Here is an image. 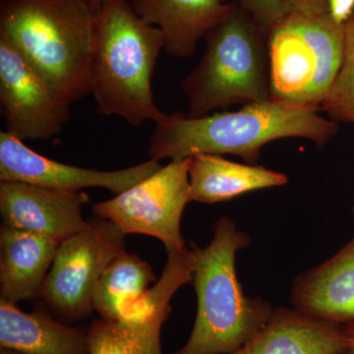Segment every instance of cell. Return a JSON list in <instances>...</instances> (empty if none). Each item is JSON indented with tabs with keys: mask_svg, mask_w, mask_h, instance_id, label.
Masks as SVG:
<instances>
[{
	"mask_svg": "<svg viewBox=\"0 0 354 354\" xmlns=\"http://www.w3.org/2000/svg\"><path fill=\"white\" fill-rule=\"evenodd\" d=\"M156 283L155 272L136 254L121 253L106 268L94 292V309L102 319L118 321Z\"/></svg>",
	"mask_w": 354,
	"mask_h": 354,
	"instance_id": "obj_19",
	"label": "cell"
},
{
	"mask_svg": "<svg viewBox=\"0 0 354 354\" xmlns=\"http://www.w3.org/2000/svg\"><path fill=\"white\" fill-rule=\"evenodd\" d=\"M0 104L6 132L21 141H48L62 133L70 118V104L1 37Z\"/></svg>",
	"mask_w": 354,
	"mask_h": 354,
	"instance_id": "obj_9",
	"label": "cell"
},
{
	"mask_svg": "<svg viewBox=\"0 0 354 354\" xmlns=\"http://www.w3.org/2000/svg\"><path fill=\"white\" fill-rule=\"evenodd\" d=\"M88 1H90L91 4L94 6V8L97 12V10H99L100 6H101L102 2L104 1V0H88Z\"/></svg>",
	"mask_w": 354,
	"mask_h": 354,
	"instance_id": "obj_26",
	"label": "cell"
},
{
	"mask_svg": "<svg viewBox=\"0 0 354 354\" xmlns=\"http://www.w3.org/2000/svg\"><path fill=\"white\" fill-rule=\"evenodd\" d=\"M267 30L234 4L230 15L207 35L199 64L181 83L189 118L232 104L270 100Z\"/></svg>",
	"mask_w": 354,
	"mask_h": 354,
	"instance_id": "obj_5",
	"label": "cell"
},
{
	"mask_svg": "<svg viewBox=\"0 0 354 354\" xmlns=\"http://www.w3.org/2000/svg\"><path fill=\"white\" fill-rule=\"evenodd\" d=\"M0 354H27L15 349L0 348Z\"/></svg>",
	"mask_w": 354,
	"mask_h": 354,
	"instance_id": "obj_25",
	"label": "cell"
},
{
	"mask_svg": "<svg viewBox=\"0 0 354 354\" xmlns=\"http://www.w3.org/2000/svg\"><path fill=\"white\" fill-rule=\"evenodd\" d=\"M192 158L171 160L143 181L106 201L92 206L95 216L113 221L125 235L155 237L167 252L186 248L180 221L191 202L189 169Z\"/></svg>",
	"mask_w": 354,
	"mask_h": 354,
	"instance_id": "obj_8",
	"label": "cell"
},
{
	"mask_svg": "<svg viewBox=\"0 0 354 354\" xmlns=\"http://www.w3.org/2000/svg\"><path fill=\"white\" fill-rule=\"evenodd\" d=\"M223 2L225 0H223ZM237 6L248 13L256 22L264 28L269 29L274 23L278 22L286 14L288 9L283 0H234Z\"/></svg>",
	"mask_w": 354,
	"mask_h": 354,
	"instance_id": "obj_21",
	"label": "cell"
},
{
	"mask_svg": "<svg viewBox=\"0 0 354 354\" xmlns=\"http://www.w3.org/2000/svg\"><path fill=\"white\" fill-rule=\"evenodd\" d=\"M149 160L120 171H102L55 162L34 152L23 141L0 132V181H17L55 190L104 188L120 194L162 169Z\"/></svg>",
	"mask_w": 354,
	"mask_h": 354,
	"instance_id": "obj_10",
	"label": "cell"
},
{
	"mask_svg": "<svg viewBox=\"0 0 354 354\" xmlns=\"http://www.w3.org/2000/svg\"><path fill=\"white\" fill-rule=\"evenodd\" d=\"M318 111L268 101L201 118L169 114L156 124L149 139V158L180 160L198 153H230L257 165L263 146L276 140L308 139L324 148L339 132V123Z\"/></svg>",
	"mask_w": 354,
	"mask_h": 354,
	"instance_id": "obj_1",
	"label": "cell"
},
{
	"mask_svg": "<svg viewBox=\"0 0 354 354\" xmlns=\"http://www.w3.org/2000/svg\"><path fill=\"white\" fill-rule=\"evenodd\" d=\"M344 25L329 13L288 12L268 29L270 100L320 109L341 67Z\"/></svg>",
	"mask_w": 354,
	"mask_h": 354,
	"instance_id": "obj_6",
	"label": "cell"
},
{
	"mask_svg": "<svg viewBox=\"0 0 354 354\" xmlns=\"http://www.w3.org/2000/svg\"><path fill=\"white\" fill-rule=\"evenodd\" d=\"M288 12L317 15L328 13L329 0H283Z\"/></svg>",
	"mask_w": 354,
	"mask_h": 354,
	"instance_id": "obj_22",
	"label": "cell"
},
{
	"mask_svg": "<svg viewBox=\"0 0 354 354\" xmlns=\"http://www.w3.org/2000/svg\"><path fill=\"white\" fill-rule=\"evenodd\" d=\"M191 158V201L215 204L288 183V177L281 172L257 165L239 164L220 155L198 153Z\"/></svg>",
	"mask_w": 354,
	"mask_h": 354,
	"instance_id": "obj_18",
	"label": "cell"
},
{
	"mask_svg": "<svg viewBox=\"0 0 354 354\" xmlns=\"http://www.w3.org/2000/svg\"><path fill=\"white\" fill-rule=\"evenodd\" d=\"M162 50V32L142 19L130 1L104 0L97 13L90 74L97 113L120 116L135 127L165 120L169 114L158 108L152 90Z\"/></svg>",
	"mask_w": 354,
	"mask_h": 354,
	"instance_id": "obj_3",
	"label": "cell"
},
{
	"mask_svg": "<svg viewBox=\"0 0 354 354\" xmlns=\"http://www.w3.org/2000/svg\"><path fill=\"white\" fill-rule=\"evenodd\" d=\"M250 237L230 218L214 225L209 245L194 252L192 283L198 297L194 327L187 342L174 354H230L241 348L271 318L272 305L244 297L235 270V256Z\"/></svg>",
	"mask_w": 354,
	"mask_h": 354,
	"instance_id": "obj_4",
	"label": "cell"
},
{
	"mask_svg": "<svg viewBox=\"0 0 354 354\" xmlns=\"http://www.w3.org/2000/svg\"><path fill=\"white\" fill-rule=\"evenodd\" d=\"M328 13L335 22L346 25L354 15V0H329Z\"/></svg>",
	"mask_w": 354,
	"mask_h": 354,
	"instance_id": "obj_23",
	"label": "cell"
},
{
	"mask_svg": "<svg viewBox=\"0 0 354 354\" xmlns=\"http://www.w3.org/2000/svg\"><path fill=\"white\" fill-rule=\"evenodd\" d=\"M183 285V274L165 272L158 281L155 302L145 314L118 321H93L87 330L91 354H164L162 325L171 316L172 297Z\"/></svg>",
	"mask_w": 354,
	"mask_h": 354,
	"instance_id": "obj_12",
	"label": "cell"
},
{
	"mask_svg": "<svg viewBox=\"0 0 354 354\" xmlns=\"http://www.w3.org/2000/svg\"><path fill=\"white\" fill-rule=\"evenodd\" d=\"M83 191L55 190L17 181H0V215L8 227L62 242L86 228Z\"/></svg>",
	"mask_w": 354,
	"mask_h": 354,
	"instance_id": "obj_11",
	"label": "cell"
},
{
	"mask_svg": "<svg viewBox=\"0 0 354 354\" xmlns=\"http://www.w3.org/2000/svg\"><path fill=\"white\" fill-rule=\"evenodd\" d=\"M320 109L335 122L354 124V15L344 25L341 67Z\"/></svg>",
	"mask_w": 354,
	"mask_h": 354,
	"instance_id": "obj_20",
	"label": "cell"
},
{
	"mask_svg": "<svg viewBox=\"0 0 354 354\" xmlns=\"http://www.w3.org/2000/svg\"><path fill=\"white\" fill-rule=\"evenodd\" d=\"M346 332H348L349 339H351V344H349L348 351L344 354H354V323L346 325Z\"/></svg>",
	"mask_w": 354,
	"mask_h": 354,
	"instance_id": "obj_24",
	"label": "cell"
},
{
	"mask_svg": "<svg viewBox=\"0 0 354 354\" xmlns=\"http://www.w3.org/2000/svg\"><path fill=\"white\" fill-rule=\"evenodd\" d=\"M349 344L346 325L279 308L250 341L230 354H344Z\"/></svg>",
	"mask_w": 354,
	"mask_h": 354,
	"instance_id": "obj_13",
	"label": "cell"
},
{
	"mask_svg": "<svg viewBox=\"0 0 354 354\" xmlns=\"http://www.w3.org/2000/svg\"><path fill=\"white\" fill-rule=\"evenodd\" d=\"M0 348L27 354H91L88 332L57 320L38 305L25 312L0 299Z\"/></svg>",
	"mask_w": 354,
	"mask_h": 354,
	"instance_id": "obj_17",
	"label": "cell"
},
{
	"mask_svg": "<svg viewBox=\"0 0 354 354\" xmlns=\"http://www.w3.org/2000/svg\"><path fill=\"white\" fill-rule=\"evenodd\" d=\"M130 3L142 19L160 30L164 50L177 58L193 57L200 39L234 7L223 0H130Z\"/></svg>",
	"mask_w": 354,
	"mask_h": 354,
	"instance_id": "obj_14",
	"label": "cell"
},
{
	"mask_svg": "<svg viewBox=\"0 0 354 354\" xmlns=\"http://www.w3.org/2000/svg\"><path fill=\"white\" fill-rule=\"evenodd\" d=\"M291 304L326 322L354 323V235L332 258L298 279Z\"/></svg>",
	"mask_w": 354,
	"mask_h": 354,
	"instance_id": "obj_15",
	"label": "cell"
},
{
	"mask_svg": "<svg viewBox=\"0 0 354 354\" xmlns=\"http://www.w3.org/2000/svg\"><path fill=\"white\" fill-rule=\"evenodd\" d=\"M125 236L111 221L88 218L86 228L60 242L37 299L65 322L88 319L102 272L127 251Z\"/></svg>",
	"mask_w": 354,
	"mask_h": 354,
	"instance_id": "obj_7",
	"label": "cell"
},
{
	"mask_svg": "<svg viewBox=\"0 0 354 354\" xmlns=\"http://www.w3.org/2000/svg\"><path fill=\"white\" fill-rule=\"evenodd\" d=\"M60 242L36 232L0 227V299H37Z\"/></svg>",
	"mask_w": 354,
	"mask_h": 354,
	"instance_id": "obj_16",
	"label": "cell"
},
{
	"mask_svg": "<svg viewBox=\"0 0 354 354\" xmlns=\"http://www.w3.org/2000/svg\"><path fill=\"white\" fill-rule=\"evenodd\" d=\"M97 13L88 0H1L0 37L71 104L91 94Z\"/></svg>",
	"mask_w": 354,
	"mask_h": 354,
	"instance_id": "obj_2",
	"label": "cell"
}]
</instances>
